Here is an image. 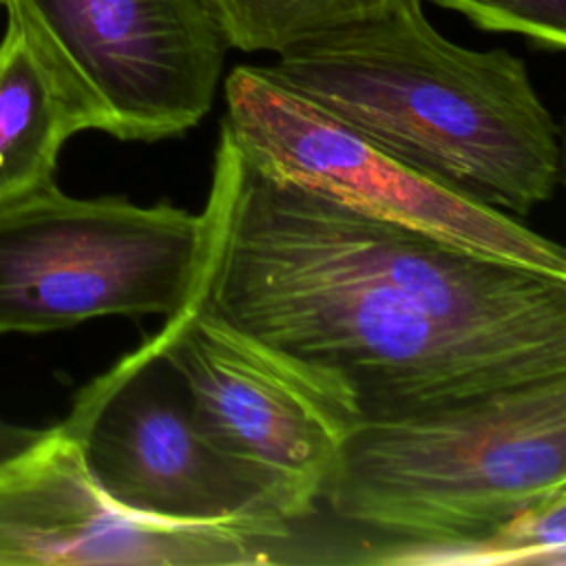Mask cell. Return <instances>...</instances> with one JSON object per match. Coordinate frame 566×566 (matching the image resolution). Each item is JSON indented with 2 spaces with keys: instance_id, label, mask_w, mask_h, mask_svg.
<instances>
[{
  "instance_id": "6da1fadb",
  "label": "cell",
  "mask_w": 566,
  "mask_h": 566,
  "mask_svg": "<svg viewBox=\"0 0 566 566\" xmlns=\"http://www.w3.org/2000/svg\"><path fill=\"white\" fill-rule=\"evenodd\" d=\"M186 298L343 382L363 418L566 376V279L259 168L219 126Z\"/></svg>"
},
{
  "instance_id": "7a4b0ae2",
  "label": "cell",
  "mask_w": 566,
  "mask_h": 566,
  "mask_svg": "<svg viewBox=\"0 0 566 566\" xmlns=\"http://www.w3.org/2000/svg\"><path fill=\"white\" fill-rule=\"evenodd\" d=\"M265 71L480 206L526 217L559 186V128L524 60L447 40L422 0L287 49Z\"/></svg>"
},
{
  "instance_id": "3957f363",
  "label": "cell",
  "mask_w": 566,
  "mask_h": 566,
  "mask_svg": "<svg viewBox=\"0 0 566 566\" xmlns=\"http://www.w3.org/2000/svg\"><path fill=\"white\" fill-rule=\"evenodd\" d=\"M566 491V376L458 402L360 418L323 502L334 517L387 539L486 535Z\"/></svg>"
},
{
  "instance_id": "277c9868",
  "label": "cell",
  "mask_w": 566,
  "mask_h": 566,
  "mask_svg": "<svg viewBox=\"0 0 566 566\" xmlns=\"http://www.w3.org/2000/svg\"><path fill=\"white\" fill-rule=\"evenodd\" d=\"M201 214L168 201L80 199L55 184L0 206V334H46L99 316L175 314Z\"/></svg>"
},
{
  "instance_id": "5b68a950",
  "label": "cell",
  "mask_w": 566,
  "mask_h": 566,
  "mask_svg": "<svg viewBox=\"0 0 566 566\" xmlns=\"http://www.w3.org/2000/svg\"><path fill=\"white\" fill-rule=\"evenodd\" d=\"M150 340L208 444L263 489L281 520L294 526L314 515L363 418L349 389L190 298Z\"/></svg>"
},
{
  "instance_id": "8992f818",
  "label": "cell",
  "mask_w": 566,
  "mask_h": 566,
  "mask_svg": "<svg viewBox=\"0 0 566 566\" xmlns=\"http://www.w3.org/2000/svg\"><path fill=\"white\" fill-rule=\"evenodd\" d=\"M223 99L221 126L265 172L369 217L566 279L559 243L402 164L265 66H234Z\"/></svg>"
},
{
  "instance_id": "52a82bcc",
  "label": "cell",
  "mask_w": 566,
  "mask_h": 566,
  "mask_svg": "<svg viewBox=\"0 0 566 566\" xmlns=\"http://www.w3.org/2000/svg\"><path fill=\"white\" fill-rule=\"evenodd\" d=\"M86 111L122 142L184 135L230 49L212 0H0Z\"/></svg>"
},
{
  "instance_id": "ba28073f",
  "label": "cell",
  "mask_w": 566,
  "mask_h": 566,
  "mask_svg": "<svg viewBox=\"0 0 566 566\" xmlns=\"http://www.w3.org/2000/svg\"><path fill=\"white\" fill-rule=\"evenodd\" d=\"M57 427L97 486L135 513L281 520L263 489L208 444L181 380L150 338L84 385Z\"/></svg>"
},
{
  "instance_id": "9c48e42d",
  "label": "cell",
  "mask_w": 566,
  "mask_h": 566,
  "mask_svg": "<svg viewBox=\"0 0 566 566\" xmlns=\"http://www.w3.org/2000/svg\"><path fill=\"white\" fill-rule=\"evenodd\" d=\"M292 531L281 520L179 522L135 513L97 486L57 424L0 467V566L270 564V548Z\"/></svg>"
},
{
  "instance_id": "30bf717a",
  "label": "cell",
  "mask_w": 566,
  "mask_h": 566,
  "mask_svg": "<svg viewBox=\"0 0 566 566\" xmlns=\"http://www.w3.org/2000/svg\"><path fill=\"white\" fill-rule=\"evenodd\" d=\"M91 119L24 29L0 38V206L55 184L62 146Z\"/></svg>"
},
{
  "instance_id": "8fae6325",
  "label": "cell",
  "mask_w": 566,
  "mask_h": 566,
  "mask_svg": "<svg viewBox=\"0 0 566 566\" xmlns=\"http://www.w3.org/2000/svg\"><path fill=\"white\" fill-rule=\"evenodd\" d=\"M349 562L380 566H564L566 491L531 504L500 528L480 537L447 542L378 537L367 544L360 555H352Z\"/></svg>"
},
{
  "instance_id": "7c38bea8",
  "label": "cell",
  "mask_w": 566,
  "mask_h": 566,
  "mask_svg": "<svg viewBox=\"0 0 566 566\" xmlns=\"http://www.w3.org/2000/svg\"><path fill=\"white\" fill-rule=\"evenodd\" d=\"M405 0H212L226 40L243 53H283L374 20Z\"/></svg>"
},
{
  "instance_id": "4fadbf2b",
  "label": "cell",
  "mask_w": 566,
  "mask_h": 566,
  "mask_svg": "<svg viewBox=\"0 0 566 566\" xmlns=\"http://www.w3.org/2000/svg\"><path fill=\"white\" fill-rule=\"evenodd\" d=\"M462 13L482 31L517 33L548 51L566 46V0H427Z\"/></svg>"
},
{
  "instance_id": "5bb4252c",
  "label": "cell",
  "mask_w": 566,
  "mask_h": 566,
  "mask_svg": "<svg viewBox=\"0 0 566 566\" xmlns=\"http://www.w3.org/2000/svg\"><path fill=\"white\" fill-rule=\"evenodd\" d=\"M44 431L46 427H27L0 420V467L33 447L44 436Z\"/></svg>"
}]
</instances>
